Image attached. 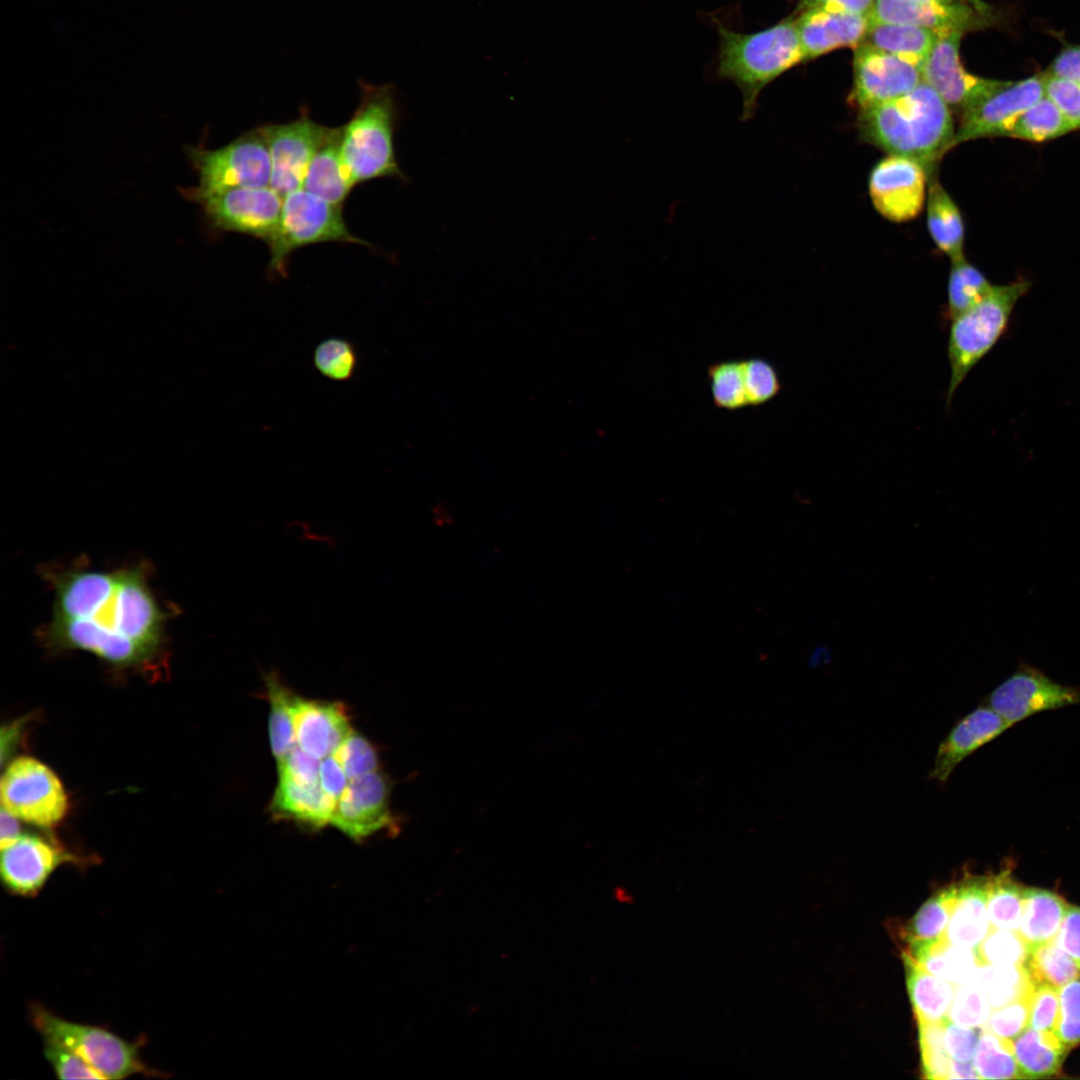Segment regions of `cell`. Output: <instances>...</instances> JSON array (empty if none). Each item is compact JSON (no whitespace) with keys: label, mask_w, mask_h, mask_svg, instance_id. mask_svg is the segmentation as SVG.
<instances>
[{"label":"cell","mask_w":1080,"mask_h":1080,"mask_svg":"<svg viewBox=\"0 0 1080 1080\" xmlns=\"http://www.w3.org/2000/svg\"><path fill=\"white\" fill-rule=\"evenodd\" d=\"M54 599L41 632L50 649L87 652L116 668L151 664L165 643L167 613L143 566L47 574Z\"/></svg>","instance_id":"1"},{"label":"cell","mask_w":1080,"mask_h":1080,"mask_svg":"<svg viewBox=\"0 0 1080 1080\" xmlns=\"http://www.w3.org/2000/svg\"><path fill=\"white\" fill-rule=\"evenodd\" d=\"M858 130L866 142L919 162L930 175L956 134L951 109L923 81L900 98L859 109Z\"/></svg>","instance_id":"2"},{"label":"cell","mask_w":1080,"mask_h":1080,"mask_svg":"<svg viewBox=\"0 0 1080 1080\" xmlns=\"http://www.w3.org/2000/svg\"><path fill=\"white\" fill-rule=\"evenodd\" d=\"M719 35L717 75L742 94L741 120L751 119L762 90L805 61L795 18L753 33L735 32L716 21Z\"/></svg>","instance_id":"3"},{"label":"cell","mask_w":1080,"mask_h":1080,"mask_svg":"<svg viewBox=\"0 0 1080 1080\" xmlns=\"http://www.w3.org/2000/svg\"><path fill=\"white\" fill-rule=\"evenodd\" d=\"M398 119L394 88L361 82L359 105L340 126L341 160L353 187L378 178L405 179L394 149Z\"/></svg>","instance_id":"4"},{"label":"cell","mask_w":1080,"mask_h":1080,"mask_svg":"<svg viewBox=\"0 0 1080 1080\" xmlns=\"http://www.w3.org/2000/svg\"><path fill=\"white\" fill-rule=\"evenodd\" d=\"M1030 287L1031 283L1027 280L992 285L980 301L950 320L947 343L950 365L947 407L970 371L1004 335L1014 307Z\"/></svg>","instance_id":"5"},{"label":"cell","mask_w":1080,"mask_h":1080,"mask_svg":"<svg viewBox=\"0 0 1080 1080\" xmlns=\"http://www.w3.org/2000/svg\"><path fill=\"white\" fill-rule=\"evenodd\" d=\"M30 1018L44 1041L73 1051L104 1079H124L134 1074L162 1076L141 1060L139 1050L143 1039L128 1042L103 1027L61 1018L40 1004L31 1006Z\"/></svg>","instance_id":"6"},{"label":"cell","mask_w":1080,"mask_h":1080,"mask_svg":"<svg viewBox=\"0 0 1080 1080\" xmlns=\"http://www.w3.org/2000/svg\"><path fill=\"white\" fill-rule=\"evenodd\" d=\"M324 242L371 246L347 228L342 205L331 203L304 188L286 194L277 230L267 244L270 251L268 273L286 277L288 258L293 251Z\"/></svg>","instance_id":"7"},{"label":"cell","mask_w":1080,"mask_h":1080,"mask_svg":"<svg viewBox=\"0 0 1080 1080\" xmlns=\"http://www.w3.org/2000/svg\"><path fill=\"white\" fill-rule=\"evenodd\" d=\"M186 155L198 176L196 186L181 190L190 201L233 187L270 186L269 149L258 127L217 149L188 146Z\"/></svg>","instance_id":"8"},{"label":"cell","mask_w":1080,"mask_h":1080,"mask_svg":"<svg viewBox=\"0 0 1080 1080\" xmlns=\"http://www.w3.org/2000/svg\"><path fill=\"white\" fill-rule=\"evenodd\" d=\"M2 808L22 821L51 828L67 813L68 799L58 776L44 763L20 756L1 779Z\"/></svg>","instance_id":"9"},{"label":"cell","mask_w":1080,"mask_h":1080,"mask_svg":"<svg viewBox=\"0 0 1080 1080\" xmlns=\"http://www.w3.org/2000/svg\"><path fill=\"white\" fill-rule=\"evenodd\" d=\"M209 229L234 232L262 240L273 238L281 216L283 197L270 186L233 187L196 200Z\"/></svg>","instance_id":"10"},{"label":"cell","mask_w":1080,"mask_h":1080,"mask_svg":"<svg viewBox=\"0 0 1080 1080\" xmlns=\"http://www.w3.org/2000/svg\"><path fill=\"white\" fill-rule=\"evenodd\" d=\"M271 159L270 187L282 197L303 186L308 167L331 128L313 121L306 110L286 123L258 127Z\"/></svg>","instance_id":"11"},{"label":"cell","mask_w":1080,"mask_h":1080,"mask_svg":"<svg viewBox=\"0 0 1080 1080\" xmlns=\"http://www.w3.org/2000/svg\"><path fill=\"white\" fill-rule=\"evenodd\" d=\"M330 824L354 842H362L377 832L399 829V819L390 809V783L374 771L350 779L336 802Z\"/></svg>","instance_id":"12"},{"label":"cell","mask_w":1080,"mask_h":1080,"mask_svg":"<svg viewBox=\"0 0 1080 1080\" xmlns=\"http://www.w3.org/2000/svg\"><path fill=\"white\" fill-rule=\"evenodd\" d=\"M1012 726L1037 713L1080 704V688L1062 685L1041 670L1021 664L987 698Z\"/></svg>","instance_id":"13"},{"label":"cell","mask_w":1080,"mask_h":1080,"mask_svg":"<svg viewBox=\"0 0 1080 1080\" xmlns=\"http://www.w3.org/2000/svg\"><path fill=\"white\" fill-rule=\"evenodd\" d=\"M1044 95L1043 74L1003 81L990 95L961 114L953 147L980 138L1006 137L1016 118Z\"/></svg>","instance_id":"14"},{"label":"cell","mask_w":1080,"mask_h":1080,"mask_svg":"<svg viewBox=\"0 0 1080 1080\" xmlns=\"http://www.w3.org/2000/svg\"><path fill=\"white\" fill-rule=\"evenodd\" d=\"M963 33L938 36L929 56L921 66L922 81L944 102L961 114L977 105L1003 83L967 72L960 61L959 47Z\"/></svg>","instance_id":"15"},{"label":"cell","mask_w":1080,"mask_h":1080,"mask_svg":"<svg viewBox=\"0 0 1080 1080\" xmlns=\"http://www.w3.org/2000/svg\"><path fill=\"white\" fill-rule=\"evenodd\" d=\"M1 850L2 883L11 894L21 897L37 896L59 866L83 863L54 839L38 834H21Z\"/></svg>","instance_id":"16"},{"label":"cell","mask_w":1080,"mask_h":1080,"mask_svg":"<svg viewBox=\"0 0 1080 1080\" xmlns=\"http://www.w3.org/2000/svg\"><path fill=\"white\" fill-rule=\"evenodd\" d=\"M927 176L919 162L888 154L869 176V194L875 209L893 222L915 218L924 205Z\"/></svg>","instance_id":"17"},{"label":"cell","mask_w":1080,"mask_h":1080,"mask_svg":"<svg viewBox=\"0 0 1080 1080\" xmlns=\"http://www.w3.org/2000/svg\"><path fill=\"white\" fill-rule=\"evenodd\" d=\"M852 102L863 109L895 100L922 82L917 66L862 43L854 51Z\"/></svg>","instance_id":"18"},{"label":"cell","mask_w":1080,"mask_h":1080,"mask_svg":"<svg viewBox=\"0 0 1080 1080\" xmlns=\"http://www.w3.org/2000/svg\"><path fill=\"white\" fill-rule=\"evenodd\" d=\"M990 17L969 4L934 0H875L869 14L870 21L916 25L938 36L985 27Z\"/></svg>","instance_id":"19"},{"label":"cell","mask_w":1080,"mask_h":1080,"mask_svg":"<svg viewBox=\"0 0 1080 1080\" xmlns=\"http://www.w3.org/2000/svg\"><path fill=\"white\" fill-rule=\"evenodd\" d=\"M293 722L296 744L317 760L331 756L354 731L343 703L307 699L295 694Z\"/></svg>","instance_id":"20"},{"label":"cell","mask_w":1080,"mask_h":1080,"mask_svg":"<svg viewBox=\"0 0 1080 1080\" xmlns=\"http://www.w3.org/2000/svg\"><path fill=\"white\" fill-rule=\"evenodd\" d=\"M795 18L805 60L838 48H857L865 38L869 16L820 8L797 12Z\"/></svg>","instance_id":"21"},{"label":"cell","mask_w":1080,"mask_h":1080,"mask_svg":"<svg viewBox=\"0 0 1080 1080\" xmlns=\"http://www.w3.org/2000/svg\"><path fill=\"white\" fill-rule=\"evenodd\" d=\"M1012 727L989 705H981L959 720L940 743L930 778L945 783L957 765Z\"/></svg>","instance_id":"22"},{"label":"cell","mask_w":1080,"mask_h":1080,"mask_svg":"<svg viewBox=\"0 0 1080 1080\" xmlns=\"http://www.w3.org/2000/svg\"><path fill=\"white\" fill-rule=\"evenodd\" d=\"M336 802L324 792L319 783L304 784L278 778L269 810L278 820L290 821L310 830H319L330 824Z\"/></svg>","instance_id":"23"},{"label":"cell","mask_w":1080,"mask_h":1080,"mask_svg":"<svg viewBox=\"0 0 1080 1080\" xmlns=\"http://www.w3.org/2000/svg\"><path fill=\"white\" fill-rule=\"evenodd\" d=\"M957 897L946 930L948 940L976 950L991 925L987 913V877H969L956 884Z\"/></svg>","instance_id":"24"},{"label":"cell","mask_w":1080,"mask_h":1080,"mask_svg":"<svg viewBox=\"0 0 1080 1080\" xmlns=\"http://www.w3.org/2000/svg\"><path fill=\"white\" fill-rule=\"evenodd\" d=\"M908 944L907 953L920 968L956 986L969 981L981 965L976 950L956 946L946 935Z\"/></svg>","instance_id":"25"},{"label":"cell","mask_w":1080,"mask_h":1080,"mask_svg":"<svg viewBox=\"0 0 1080 1080\" xmlns=\"http://www.w3.org/2000/svg\"><path fill=\"white\" fill-rule=\"evenodd\" d=\"M340 137L341 127H332L308 167L302 188L331 203L344 206L354 187L341 160Z\"/></svg>","instance_id":"26"},{"label":"cell","mask_w":1080,"mask_h":1080,"mask_svg":"<svg viewBox=\"0 0 1080 1080\" xmlns=\"http://www.w3.org/2000/svg\"><path fill=\"white\" fill-rule=\"evenodd\" d=\"M906 984L917 1023H940L947 1018L956 985L920 968L903 953Z\"/></svg>","instance_id":"27"},{"label":"cell","mask_w":1080,"mask_h":1080,"mask_svg":"<svg viewBox=\"0 0 1080 1080\" xmlns=\"http://www.w3.org/2000/svg\"><path fill=\"white\" fill-rule=\"evenodd\" d=\"M1067 907L1052 891L1023 887L1018 932L1029 948L1055 939Z\"/></svg>","instance_id":"28"},{"label":"cell","mask_w":1080,"mask_h":1080,"mask_svg":"<svg viewBox=\"0 0 1080 1080\" xmlns=\"http://www.w3.org/2000/svg\"><path fill=\"white\" fill-rule=\"evenodd\" d=\"M937 38L935 32L924 27L869 20L863 43L893 54L921 69Z\"/></svg>","instance_id":"29"},{"label":"cell","mask_w":1080,"mask_h":1080,"mask_svg":"<svg viewBox=\"0 0 1080 1080\" xmlns=\"http://www.w3.org/2000/svg\"><path fill=\"white\" fill-rule=\"evenodd\" d=\"M1014 1053L1021 1078L1052 1077L1060 1072L1069 1048L1054 1031L1027 1027L1014 1038Z\"/></svg>","instance_id":"30"},{"label":"cell","mask_w":1080,"mask_h":1080,"mask_svg":"<svg viewBox=\"0 0 1080 1080\" xmlns=\"http://www.w3.org/2000/svg\"><path fill=\"white\" fill-rule=\"evenodd\" d=\"M927 226L936 246L951 260L963 257L964 223L954 200L936 178L929 183Z\"/></svg>","instance_id":"31"},{"label":"cell","mask_w":1080,"mask_h":1080,"mask_svg":"<svg viewBox=\"0 0 1080 1080\" xmlns=\"http://www.w3.org/2000/svg\"><path fill=\"white\" fill-rule=\"evenodd\" d=\"M266 697L270 704L268 734L272 754L280 763L296 745L293 700L295 692L289 688L276 671L263 673Z\"/></svg>","instance_id":"32"},{"label":"cell","mask_w":1080,"mask_h":1080,"mask_svg":"<svg viewBox=\"0 0 1080 1080\" xmlns=\"http://www.w3.org/2000/svg\"><path fill=\"white\" fill-rule=\"evenodd\" d=\"M971 979L984 991L992 1010L1026 997L1033 986L1025 964H981Z\"/></svg>","instance_id":"33"},{"label":"cell","mask_w":1080,"mask_h":1080,"mask_svg":"<svg viewBox=\"0 0 1080 1080\" xmlns=\"http://www.w3.org/2000/svg\"><path fill=\"white\" fill-rule=\"evenodd\" d=\"M1072 131L1074 129L1065 116L1044 95L1016 118L1006 137L1039 143L1062 137Z\"/></svg>","instance_id":"34"},{"label":"cell","mask_w":1080,"mask_h":1080,"mask_svg":"<svg viewBox=\"0 0 1080 1080\" xmlns=\"http://www.w3.org/2000/svg\"><path fill=\"white\" fill-rule=\"evenodd\" d=\"M986 276L965 257L951 260L945 316L949 321L967 310L991 289Z\"/></svg>","instance_id":"35"},{"label":"cell","mask_w":1080,"mask_h":1080,"mask_svg":"<svg viewBox=\"0 0 1080 1080\" xmlns=\"http://www.w3.org/2000/svg\"><path fill=\"white\" fill-rule=\"evenodd\" d=\"M1025 966L1033 984L1048 983L1057 989L1080 977V965L1054 940L1030 948Z\"/></svg>","instance_id":"36"},{"label":"cell","mask_w":1080,"mask_h":1080,"mask_svg":"<svg viewBox=\"0 0 1080 1080\" xmlns=\"http://www.w3.org/2000/svg\"><path fill=\"white\" fill-rule=\"evenodd\" d=\"M1023 886L1009 870L987 877V913L992 928L1018 931Z\"/></svg>","instance_id":"37"},{"label":"cell","mask_w":1080,"mask_h":1080,"mask_svg":"<svg viewBox=\"0 0 1080 1080\" xmlns=\"http://www.w3.org/2000/svg\"><path fill=\"white\" fill-rule=\"evenodd\" d=\"M972 1062L979 1079L1021 1078L1013 1041L983 1029Z\"/></svg>","instance_id":"38"},{"label":"cell","mask_w":1080,"mask_h":1080,"mask_svg":"<svg viewBox=\"0 0 1080 1080\" xmlns=\"http://www.w3.org/2000/svg\"><path fill=\"white\" fill-rule=\"evenodd\" d=\"M956 897V885H951L929 898L908 923L907 942L933 940L945 936Z\"/></svg>","instance_id":"39"},{"label":"cell","mask_w":1080,"mask_h":1080,"mask_svg":"<svg viewBox=\"0 0 1080 1080\" xmlns=\"http://www.w3.org/2000/svg\"><path fill=\"white\" fill-rule=\"evenodd\" d=\"M708 379L713 402L718 408L733 411L748 405L742 361L712 364L708 368Z\"/></svg>","instance_id":"40"},{"label":"cell","mask_w":1080,"mask_h":1080,"mask_svg":"<svg viewBox=\"0 0 1080 1080\" xmlns=\"http://www.w3.org/2000/svg\"><path fill=\"white\" fill-rule=\"evenodd\" d=\"M313 363L322 376L334 381H346L355 373L358 356L351 342L340 337H330L315 348Z\"/></svg>","instance_id":"41"},{"label":"cell","mask_w":1080,"mask_h":1080,"mask_svg":"<svg viewBox=\"0 0 1080 1080\" xmlns=\"http://www.w3.org/2000/svg\"><path fill=\"white\" fill-rule=\"evenodd\" d=\"M1029 950L1018 931L992 927L976 949L981 964L1002 966L1025 964Z\"/></svg>","instance_id":"42"},{"label":"cell","mask_w":1080,"mask_h":1080,"mask_svg":"<svg viewBox=\"0 0 1080 1080\" xmlns=\"http://www.w3.org/2000/svg\"><path fill=\"white\" fill-rule=\"evenodd\" d=\"M992 1012L988 998L972 979L956 986L947 1018L967 1027L983 1026Z\"/></svg>","instance_id":"43"},{"label":"cell","mask_w":1080,"mask_h":1080,"mask_svg":"<svg viewBox=\"0 0 1080 1080\" xmlns=\"http://www.w3.org/2000/svg\"><path fill=\"white\" fill-rule=\"evenodd\" d=\"M943 1021L918 1024L922 1072L928 1079H949L952 1059L944 1046Z\"/></svg>","instance_id":"44"},{"label":"cell","mask_w":1080,"mask_h":1080,"mask_svg":"<svg viewBox=\"0 0 1080 1080\" xmlns=\"http://www.w3.org/2000/svg\"><path fill=\"white\" fill-rule=\"evenodd\" d=\"M742 367L748 405H762L780 392L779 374L769 361L750 358L742 360Z\"/></svg>","instance_id":"45"},{"label":"cell","mask_w":1080,"mask_h":1080,"mask_svg":"<svg viewBox=\"0 0 1080 1080\" xmlns=\"http://www.w3.org/2000/svg\"><path fill=\"white\" fill-rule=\"evenodd\" d=\"M332 756L349 780L378 770L379 757L375 746L355 731L343 741Z\"/></svg>","instance_id":"46"},{"label":"cell","mask_w":1080,"mask_h":1080,"mask_svg":"<svg viewBox=\"0 0 1080 1080\" xmlns=\"http://www.w3.org/2000/svg\"><path fill=\"white\" fill-rule=\"evenodd\" d=\"M1059 1013L1054 1033L1069 1049L1080 1044V977L1058 989Z\"/></svg>","instance_id":"47"},{"label":"cell","mask_w":1080,"mask_h":1080,"mask_svg":"<svg viewBox=\"0 0 1080 1080\" xmlns=\"http://www.w3.org/2000/svg\"><path fill=\"white\" fill-rule=\"evenodd\" d=\"M1029 1027L1039 1031H1054L1059 1013L1058 989L1048 983L1033 984L1027 995Z\"/></svg>","instance_id":"48"},{"label":"cell","mask_w":1080,"mask_h":1080,"mask_svg":"<svg viewBox=\"0 0 1080 1080\" xmlns=\"http://www.w3.org/2000/svg\"><path fill=\"white\" fill-rule=\"evenodd\" d=\"M1029 1026L1027 996L992 1010L983 1030L999 1037L1014 1039Z\"/></svg>","instance_id":"49"},{"label":"cell","mask_w":1080,"mask_h":1080,"mask_svg":"<svg viewBox=\"0 0 1080 1080\" xmlns=\"http://www.w3.org/2000/svg\"><path fill=\"white\" fill-rule=\"evenodd\" d=\"M1042 74L1045 96L1058 107L1074 130L1080 129V83Z\"/></svg>","instance_id":"50"},{"label":"cell","mask_w":1080,"mask_h":1080,"mask_svg":"<svg viewBox=\"0 0 1080 1080\" xmlns=\"http://www.w3.org/2000/svg\"><path fill=\"white\" fill-rule=\"evenodd\" d=\"M43 1052L59 1079H104L84 1059L64 1046L44 1041Z\"/></svg>","instance_id":"51"},{"label":"cell","mask_w":1080,"mask_h":1080,"mask_svg":"<svg viewBox=\"0 0 1080 1080\" xmlns=\"http://www.w3.org/2000/svg\"><path fill=\"white\" fill-rule=\"evenodd\" d=\"M942 1024L944 1046L949 1057L955 1061H972L982 1029L958 1025L948 1018Z\"/></svg>","instance_id":"52"},{"label":"cell","mask_w":1080,"mask_h":1080,"mask_svg":"<svg viewBox=\"0 0 1080 1080\" xmlns=\"http://www.w3.org/2000/svg\"><path fill=\"white\" fill-rule=\"evenodd\" d=\"M319 766L320 760L313 758L296 744L277 764L278 778L304 784H317L319 783Z\"/></svg>","instance_id":"53"},{"label":"cell","mask_w":1080,"mask_h":1080,"mask_svg":"<svg viewBox=\"0 0 1080 1080\" xmlns=\"http://www.w3.org/2000/svg\"><path fill=\"white\" fill-rule=\"evenodd\" d=\"M1057 946L1080 965V907L1069 905L1054 939Z\"/></svg>","instance_id":"54"},{"label":"cell","mask_w":1080,"mask_h":1080,"mask_svg":"<svg viewBox=\"0 0 1080 1080\" xmlns=\"http://www.w3.org/2000/svg\"><path fill=\"white\" fill-rule=\"evenodd\" d=\"M1045 73L1080 83V44L1064 45Z\"/></svg>","instance_id":"55"},{"label":"cell","mask_w":1080,"mask_h":1080,"mask_svg":"<svg viewBox=\"0 0 1080 1080\" xmlns=\"http://www.w3.org/2000/svg\"><path fill=\"white\" fill-rule=\"evenodd\" d=\"M348 782L344 770L332 755L320 761L319 784L329 796L337 801Z\"/></svg>","instance_id":"56"},{"label":"cell","mask_w":1080,"mask_h":1080,"mask_svg":"<svg viewBox=\"0 0 1080 1080\" xmlns=\"http://www.w3.org/2000/svg\"><path fill=\"white\" fill-rule=\"evenodd\" d=\"M874 3L875 0H801L796 12L811 8H820L869 16Z\"/></svg>","instance_id":"57"},{"label":"cell","mask_w":1080,"mask_h":1080,"mask_svg":"<svg viewBox=\"0 0 1080 1080\" xmlns=\"http://www.w3.org/2000/svg\"><path fill=\"white\" fill-rule=\"evenodd\" d=\"M1 849L13 844L20 836L19 818L5 809L1 810Z\"/></svg>","instance_id":"58"},{"label":"cell","mask_w":1080,"mask_h":1080,"mask_svg":"<svg viewBox=\"0 0 1080 1080\" xmlns=\"http://www.w3.org/2000/svg\"><path fill=\"white\" fill-rule=\"evenodd\" d=\"M949 1079H979L973 1062H961L952 1059Z\"/></svg>","instance_id":"59"},{"label":"cell","mask_w":1080,"mask_h":1080,"mask_svg":"<svg viewBox=\"0 0 1080 1080\" xmlns=\"http://www.w3.org/2000/svg\"><path fill=\"white\" fill-rule=\"evenodd\" d=\"M945 3H964L969 4L983 13H989L991 8L982 0H934Z\"/></svg>","instance_id":"60"}]
</instances>
